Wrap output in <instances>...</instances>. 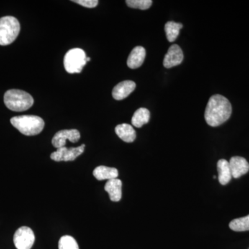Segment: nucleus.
Returning <instances> with one entry per match:
<instances>
[{
	"label": "nucleus",
	"mask_w": 249,
	"mask_h": 249,
	"mask_svg": "<svg viewBox=\"0 0 249 249\" xmlns=\"http://www.w3.org/2000/svg\"><path fill=\"white\" fill-rule=\"evenodd\" d=\"M90 60H91V58H89V57H88V58H86V61H87V62H89V61H90Z\"/></svg>",
	"instance_id": "obj_23"
},
{
	"label": "nucleus",
	"mask_w": 249,
	"mask_h": 249,
	"mask_svg": "<svg viewBox=\"0 0 249 249\" xmlns=\"http://www.w3.org/2000/svg\"><path fill=\"white\" fill-rule=\"evenodd\" d=\"M86 54L82 49L74 48L69 51L64 58L65 70L70 73H79L87 64Z\"/></svg>",
	"instance_id": "obj_5"
},
{
	"label": "nucleus",
	"mask_w": 249,
	"mask_h": 249,
	"mask_svg": "<svg viewBox=\"0 0 249 249\" xmlns=\"http://www.w3.org/2000/svg\"><path fill=\"white\" fill-rule=\"evenodd\" d=\"M80 134L77 129H63L59 131L52 139V144L57 149L65 147L67 140L71 142H76L80 140Z\"/></svg>",
	"instance_id": "obj_8"
},
{
	"label": "nucleus",
	"mask_w": 249,
	"mask_h": 249,
	"mask_svg": "<svg viewBox=\"0 0 249 249\" xmlns=\"http://www.w3.org/2000/svg\"><path fill=\"white\" fill-rule=\"evenodd\" d=\"M35 242V235L31 228L22 227L15 232L14 245L18 249H31Z\"/></svg>",
	"instance_id": "obj_6"
},
{
	"label": "nucleus",
	"mask_w": 249,
	"mask_h": 249,
	"mask_svg": "<svg viewBox=\"0 0 249 249\" xmlns=\"http://www.w3.org/2000/svg\"><path fill=\"white\" fill-rule=\"evenodd\" d=\"M73 1L81 5V6H85V7L90 8V9L96 7L98 4V0H74Z\"/></svg>",
	"instance_id": "obj_22"
},
{
	"label": "nucleus",
	"mask_w": 249,
	"mask_h": 249,
	"mask_svg": "<svg viewBox=\"0 0 249 249\" xmlns=\"http://www.w3.org/2000/svg\"><path fill=\"white\" fill-rule=\"evenodd\" d=\"M231 171L233 178H240L249 171V163L243 157H233L229 161Z\"/></svg>",
	"instance_id": "obj_10"
},
{
	"label": "nucleus",
	"mask_w": 249,
	"mask_h": 249,
	"mask_svg": "<svg viewBox=\"0 0 249 249\" xmlns=\"http://www.w3.org/2000/svg\"><path fill=\"white\" fill-rule=\"evenodd\" d=\"M93 175L98 181H103L117 178L119 172L116 168L101 165L93 170Z\"/></svg>",
	"instance_id": "obj_15"
},
{
	"label": "nucleus",
	"mask_w": 249,
	"mask_h": 249,
	"mask_svg": "<svg viewBox=\"0 0 249 249\" xmlns=\"http://www.w3.org/2000/svg\"><path fill=\"white\" fill-rule=\"evenodd\" d=\"M6 107L14 111H24L32 107L34 100L29 93L22 90L11 89L4 94Z\"/></svg>",
	"instance_id": "obj_3"
},
{
	"label": "nucleus",
	"mask_w": 249,
	"mask_h": 249,
	"mask_svg": "<svg viewBox=\"0 0 249 249\" xmlns=\"http://www.w3.org/2000/svg\"><path fill=\"white\" fill-rule=\"evenodd\" d=\"M229 227L236 232H243L249 231V214L246 217L233 219L229 224Z\"/></svg>",
	"instance_id": "obj_19"
},
{
	"label": "nucleus",
	"mask_w": 249,
	"mask_h": 249,
	"mask_svg": "<svg viewBox=\"0 0 249 249\" xmlns=\"http://www.w3.org/2000/svg\"><path fill=\"white\" fill-rule=\"evenodd\" d=\"M118 137L126 142H132L137 137L135 130L132 125L127 124H118L115 128Z\"/></svg>",
	"instance_id": "obj_14"
},
{
	"label": "nucleus",
	"mask_w": 249,
	"mask_h": 249,
	"mask_svg": "<svg viewBox=\"0 0 249 249\" xmlns=\"http://www.w3.org/2000/svg\"><path fill=\"white\" fill-rule=\"evenodd\" d=\"M20 31L19 21L13 16L0 18V45L6 46L13 43Z\"/></svg>",
	"instance_id": "obj_4"
},
{
	"label": "nucleus",
	"mask_w": 249,
	"mask_h": 249,
	"mask_svg": "<svg viewBox=\"0 0 249 249\" xmlns=\"http://www.w3.org/2000/svg\"><path fill=\"white\" fill-rule=\"evenodd\" d=\"M136 88V83L132 80H124L114 87L112 91V96L117 101L127 98Z\"/></svg>",
	"instance_id": "obj_11"
},
{
	"label": "nucleus",
	"mask_w": 249,
	"mask_h": 249,
	"mask_svg": "<svg viewBox=\"0 0 249 249\" xmlns=\"http://www.w3.org/2000/svg\"><path fill=\"white\" fill-rule=\"evenodd\" d=\"M105 191L109 194L111 201H120L122 197V181L119 178L108 180L105 186Z\"/></svg>",
	"instance_id": "obj_12"
},
{
	"label": "nucleus",
	"mask_w": 249,
	"mask_h": 249,
	"mask_svg": "<svg viewBox=\"0 0 249 249\" xmlns=\"http://www.w3.org/2000/svg\"><path fill=\"white\" fill-rule=\"evenodd\" d=\"M217 170L219 183L222 186H225L230 182L232 178L229 162L226 160H220L217 162Z\"/></svg>",
	"instance_id": "obj_16"
},
{
	"label": "nucleus",
	"mask_w": 249,
	"mask_h": 249,
	"mask_svg": "<svg viewBox=\"0 0 249 249\" xmlns=\"http://www.w3.org/2000/svg\"><path fill=\"white\" fill-rule=\"evenodd\" d=\"M85 147V144L77 147H60L51 155V159L55 161L73 160L84 152Z\"/></svg>",
	"instance_id": "obj_7"
},
{
	"label": "nucleus",
	"mask_w": 249,
	"mask_h": 249,
	"mask_svg": "<svg viewBox=\"0 0 249 249\" xmlns=\"http://www.w3.org/2000/svg\"><path fill=\"white\" fill-rule=\"evenodd\" d=\"M59 249H79L76 240L70 235L62 236L59 240Z\"/></svg>",
	"instance_id": "obj_20"
},
{
	"label": "nucleus",
	"mask_w": 249,
	"mask_h": 249,
	"mask_svg": "<svg viewBox=\"0 0 249 249\" xmlns=\"http://www.w3.org/2000/svg\"><path fill=\"white\" fill-rule=\"evenodd\" d=\"M232 114V106L229 100L222 95L216 94L209 98L204 118L211 127H217L229 120Z\"/></svg>",
	"instance_id": "obj_1"
},
{
	"label": "nucleus",
	"mask_w": 249,
	"mask_h": 249,
	"mask_svg": "<svg viewBox=\"0 0 249 249\" xmlns=\"http://www.w3.org/2000/svg\"><path fill=\"white\" fill-rule=\"evenodd\" d=\"M183 25L181 23H177L170 21L165 24V31L167 39L170 42H173L178 38L179 31L182 29Z\"/></svg>",
	"instance_id": "obj_18"
},
{
	"label": "nucleus",
	"mask_w": 249,
	"mask_h": 249,
	"mask_svg": "<svg viewBox=\"0 0 249 249\" xmlns=\"http://www.w3.org/2000/svg\"><path fill=\"white\" fill-rule=\"evenodd\" d=\"M150 111L146 108H139L134 112L132 118V124L134 127H142V125L147 124L150 121Z\"/></svg>",
	"instance_id": "obj_17"
},
{
	"label": "nucleus",
	"mask_w": 249,
	"mask_h": 249,
	"mask_svg": "<svg viewBox=\"0 0 249 249\" xmlns=\"http://www.w3.org/2000/svg\"><path fill=\"white\" fill-rule=\"evenodd\" d=\"M126 4L132 9H148L152 6V0H127Z\"/></svg>",
	"instance_id": "obj_21"
},
{
	"label": "nucleus",
	"mask_w": 249,
	"mask_h": 249,
	"mask_svg": "<svg viewBox=\"0 0 249 249\" xmlns=\"http://www.w3.org/2000/svg\"><path fill=\"white\" fill-rule=\"evenodd\" d=\"M145 55H146V52H145V49L143 47H141V46L136 47L131 52L128 58H127V66L129 68L132 69V70L139 68L143 63Z\"/></svg>",
	"instance_id": "obj_13"
},
{
	"label": "nucleus",
	"mask_w": 249,
	"mask_h": 249,
	"mask_svg": "<svg viewBox=\"0 0 249 249\" xmlns=\"http://www.w3.org/2000/svg\"><path fill=\"white\" fill-rule=\"evenodd\" d=\"M183 53L181 47L178 45H173L168 49L163 60V66L167 69L178 66L182 62Z\"/></svg>",
	"instance_id": "obj_9"
},
{
	"label": "nucleus",
	"mask_w": 249,
	"mask_h": 249,
	"mask_svg": "<svg viewBox=\"0 0 249 249\" xmlns=\"http://www.w3.org/2000/svg\"><path fill=\"white\" fill-rule=\"evenodd\" d=\"M11 124L19 132L26 136H35L40 134L45 127V121L40 116L22 115L15 116Z\"/></svg>",
	"instance_id": "obj_2"
}]
</instances>
